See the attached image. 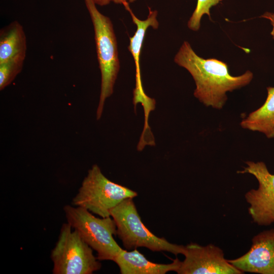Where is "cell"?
Instances as JSON below:
<instances>
[{"mask_svg":"<svg viewBox=\"0 0 274 274\" xmlns=\"http://www.w3.org/2000/svg\"><path fill=\"white\" fill-rule=\"evenodd\" d=\"M174 61L192 76L196 85L194 96L205 106L216 109H222L225 105L227 92L248 85L253 77L250 71L238 76H231L226 63L215 58L199 56L187 41L182 44Z\"/></svg>","mask_w":274,"mask_h":274,"instance_id":"6da1fadb","label":"cell"},{"mask_svg":"<svg viewBox=\"0 0 274 274\" xmlns=\"http://www.w3.org/2000/svg\"><path fill=\"white\" fill-rule=\"evenodd\" d=\"M92 21L97 59L101 73L99 100L96 118L102 113L106 99L113 93L120 65L117 42L113 23L108 16L98 10L93 0H84Z\"/></svg>","mask_w":274,"mask_h":274,"instance_id":"7a4b0ae2","label":"cell"},{"mask_svg":"<svg viewBox=\"0 0 274 274\" xmlns=\"http://www.w3.org/2000/svg\"><path fill=\"white\" fill-rule=\"evenodd\" d=\"M115 221L117 235L126 250L145 247L153 252L166 251L185 255V246L172 244L150 231L142 222L133 198H128L111 211Z\"/></svg>","mask_w":274,"mask_h":274,"instance_id":"3957f363","label":"cell"},{"mask_svg":"<svg viewBox=\"0 0 274 274\" xmlns=\"http://www.w3.org/2000/svg\"><path fill=\"white\" fill-rule=\"evenodd\" d=\"M63 211L67 223L96 251L98 260L114 261L122 248L113 237L117 228L111 216L98 218L84 208L71 205L65 206Z\"/></svg>","mask_w":274,"mask_h":274,"instance_id":"277c9868","label":"cell"},{"mask_svg":"<svg viewBox=\"0 0 274 274\" xmlns=\"http://www.w3.org/2000/svg\"><path fill=\"white\" fill-rule=\"evenodd\" d=\"M137 195L134 191L110 180L94 164L88 171L72 204L100 217H108L111 216V211L122 201Z\"/></svg>","mask_w":274,"mask_h":274,"instance_id":"5b68a950","label":"cell"},{"mask_svg":"<svg viewBox=\"0 0 274 274\" xmlns=\"http://www.w3.org/2000/svg\"><path fill=\"white\" fill-rule=\"evenodd\" d=\"M93 249L68 223L61 227L58 240L51 251L53 274H91L101 265Z\"/></svg>","mask_w":274,"mask_h":274,"instance_id":"8992f818","label":"cell"},{"mask_svg":"<svg viewBox=\"0 0 274 274\" xmlns=\"http://www.w3.org/2000/svg\"><path fill=\"white\" fill-rule=\"evenodd\" d=\"M247 166L238 173H248L257 180L258 187L245 194L250 206L248 211L253 221L261 226L274 223V174L268 171L263 162L247 161Z\"/></svg>","mask_w":274,"mask_h":274,"instance_id":"52a82bcc","label":"cell"},{"mask_svg":"<svg viewBox=\"0 0 274 274\" xmlns=\"http://www.w3.org/2000/svg\"><path fill=\"white\" fill-rule=\"evenodd\" d=\"M185 259L178 274H242L224 258L223 251L213 244L202 246L190 243L185 246Z\"/></svg>","mask_w":274,"mask_h":274,"instance_id":"ba28073f","label":"cell"},{"mask_svg":"<svg viewBox=\"0 0 274 274\" xmlns=\"http://www.w3.org/2000/svg\"><path fill=\"white\" fill-rule=\"evenodd\" d=\"M252 243L246 254L228 261L243 273L274 274V229L260 232Z\"/></svg>","mask_w":274,"mask_h":274,"instance_id":"9c48e42d","label":"cell"},{"mask_svg":"<svg viewBox=\"0 0 274 274\" xmlns=\"http://www.w3.org/2000/svg\"><path fill=\"white\" fill-rule=\"evenodd\" d=\"M122 5L129 13L133 23L136 26V30L134 35L129 37V43L128 46V49L134 59L135 67L136 83L133 91V101L135 103L142 102L143 104H145L151 98L146 94L142 86L140 68V56L142 45L147 29L150 27L155 29L158 28V12L156 10H153L150 7H148L149 13L147 18L145 20H141L134 15L130 8L128 3H124Z\"/></svg>","mask_w":274,"mask_h":274,"instance_id":"30bf717a","label":"cell"},{"mask_svg":"<svg viewBox=\"0 0 274 274\" xmlns=\"http://www.w3.org/2000/svg\"><path fill=\"white\" fill-rule=\"evenodd\" d=\"M118 266L121 274H165L177 272L181 261L176 258L169 264L152 262L134 249L131 251L122 249L114 261Z\"/></svg>","mask_w":274,"mask_h":274,"instance_id":"8fae6325","label":"cell"},{"mask_svg":"<svg viewBox=\"0 0 274 274\" xmlns=\"http://www.w3.org/2000/svg\"><path fill=\"white\" fill-rule=\"evenodd\" d=\"M26 38L23 27L14 21L0 31V64L17 57H26Z\"/></svg>","mask_w":274,"mask_h":274,"instance_id":"7c38bea8","label":"cell"},{"mask_svg":"<svg viewBox=\"0 0 274 274\" xmlns=\"http://www.w3.org/2000/svg\"><path fill=\"white\" fill-rule=\"evenodd\" d=\"M267 95L263 105L251 112L241 122L244 129L264 133L267 138H274V87L267 88Z\"/></svg>","mask_w":274,"mask_h":274,"instance_id":"4fadbf2b","label":"cell"},{"mask_svg":"<svg viewBox=\"0 0 274 274\" xmlns=\"http://www.w3.org/2000/svg\"><path fill=\"white\" fill-rule=\"evenodd\" d=\"M25 57H17L0 64V90L9 85L22 71Z\"/></svg>","mask_w":274,"mask_h":274,"instance_id":"5bb4252c","label":"cell"},{"mask_svg":"<svg viewBox=\"0 0 274 274\" xmlns=\"http://www.w3.org/2000/svg\"><path fill=\"white\" fill-rule=\"evenodd\" d=\"M222 0H197L196 7L188 21L187 26L193 31H197L200 26V20L204 14L211 20L210 9L217 5Z\"/></svg>","mask_w":274,"mask_h":274,"instance_id":"9a60e30c","label":"cell"},{"mask_svg":"<svg viewBox=\"0 0 274 274\" xmlns=\"http://www.w3.org/2000/svg\"><path fill=\"white\" fill-rule=\"evenodd\" d=\"M264 18L268 19L270 20L271 24L272 25V29L271 32V35L274 39V13L270 12H266L260 16Z\"/></svg>","mask_w":274,"mask_h":274,"instance_id":"2e32d148","label":"cell"},{"mask_svg":"<svg viewBox=\"0 0 274 274\" xmlns=\"http://www.w3.org/2000/svg\"><path fill=\"white\" fill-rule=\"evenodd\" d=\"M97 5L100 6H107L111 2V0H93Z\"/></svg>","mask_w":274,"mask_h":274,"instance_id":"e0dca14e","label":"cell"},{"mask_svg":"<svg viewBox=\"0 0 274 274\" xmlns=\"http://www.w3.org/2000/svg\"><path fill=\"white\" fill-rule=\"evenodd\" d=\"M136 0H111V2L117 4H123L124 3H132Z\"/></svg>","mask_w":274,"mask_h":274,"instance_id":"ac0fdd59","label":"cell"}]
</instances>
